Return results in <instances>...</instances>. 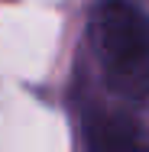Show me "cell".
Masks as SVG:
<instances>
[{"instance_id": "1", "label": "cell", "mask_w": 149, "mask_h": 152, "mask_svg": "<svg viewBox=\"0 0 149 152\" xmlns=\"http://www.w3.org/2000/svg\"><path fill=\"white\" fill-rule=\"evenodd\" d=\"M91 49L120 94L149 97V16L139 7L101 0L91 13Z\"/></svg>"}, {"instance_id": "2", "label": "cell", "mask_w": 149, "mask_h": 152, "mask_svg": "<svg viewBox=\"0 0 149 152\" xmlns=\"http://www.w3.org/2000/svg\"><path fill=\"white\" fill-rule=\"evenodd\" d=\"M88 152H149V136L130 113L101 110L84 120Z\"/></svg>"}]
</instances>
